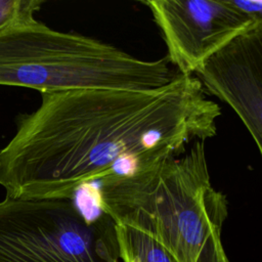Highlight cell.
I'll list each match as a JSON object with an SVG mask.
<instances>
[{
	"mask_svg": "<svg viewBox=\"0 0 262 262\" xmlns=\"http://www.w3.org/2000/svg\"><path fill=\"white\" fill-rule=\"evenodd\" d=\"M0 149V185L15 199H73L84 185L126 174L217 133L220 106L195 75L150 90L42 93Z\"/></svg>",
	"mask_w": 262,
	"mask_h": 262,
	"instance_id": "obj_1",
	"label": "cell"
},
{
	"mask_svg": "<svg viewBox=\"0 0 262 262\" xmlns=\"http://www.w3.org/2000/svg\"><path fill=\"white\" fill-rule=\"evenodd\" d=\"M96 199L115 223L151 236L178 262H230L221 243L228 203L212 185L204 141L103 177Z\"/></svg>",
	"mask_w": 262,
	"mask_h": 262,
	"instance_id": "obj_2",
	"label": "cell"
},
{
	"mask_svg": "<svg viewBox=\"0 0 262 262\" xmlns=\"http://www.w3.org/2000/svg\"><path fill=\"white\" fill-rule=\"evenodd\" d=\"M167 57L144 60L108 43L34 19L0 34V85L58 93L150 90L175 76Z\"/></svg>",
	"mask_w": 262,
	"mask_h": 262,
	"instance_id": "obj_3",
	"label": "cell"
},
{
	"mask_svg": "<svg viewBox=\"0 0 262 262\" xmlns=\"http://www.w3.org/2000/svg\"><path fill=\"white\" fill-rule=\"evenodd\" d=\"M0 262H121L115 221L89 222L72 199L0 201Z\"/></svg>",
	"mask_w": 262,
	"mask_h": 262,
	"instance_id": "obj_4",
	"label": "cell"
},
{
	"mask_svg": "<svg viewBox=\"0 0 262 262\" xmlns=\"http://www.w3.org/2000/svg\"><path fill=\"white\" fill-rule=\"evenodd\" d=\"M167 47V59L178 74L194 75L238 36L258 15L229 0H149Z\"/></svg>",
	"mask_w": 262,
	"mask_h": 262,
	"instance_id": "obj_5",
	"label": "cell"
},
{
	"mask_svg": "<svg viewBox=\"0 0 262 262\" xmlns=\"http://www.w3.org/2000/svg\"><path fill=\"white\" fill-rule=\"evenodd\" d=\"M194 75L242 120L262 160V14Z\"/></svg>",
	"mask_w": 262,
	"mask_h": 262,
	"instance_id": "obj_6",
	"label": "cell"
},
{
	"mask_svg": "<svg viewBox=\"0 0 262 262\" xmlns=\"http://www.w3.org/2000/svg\"><path fill=\"white\" fill-rule=\"evenodd\" d=\"M122 262H178L160 243L141 230L116 223Z\"/></svg>",
	"mask_w": 262,
	"mask_h": 262,
	"instance_id": "obj_7",
	"label": "cell"
},
{
	"mask_svg": "<svg viewBox=\"0 0 262 262\" xmlns=\"http://www.w3.org/2000/svg\"><path fill=\"white\" fill-rule=\"evenodd\" d=\"M43 3L42 0H0V34L34 20Z\"/></svg>",
	"mask_w": 262,
	"mask_h": 262,
	"instance_id": "obj_8",
	"label": "cell"
}]
</instances>
